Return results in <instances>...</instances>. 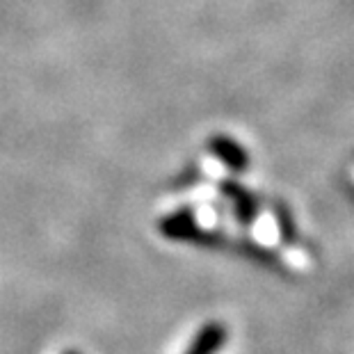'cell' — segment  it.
Returning <instances> with one entry per match:
<instances>
[{
	"label": "cell",
	"instance_id": "obj_2",
	"mask_svg": "<svg viewBox=\"0 0 354 354\" xmlns=\"http://www.w3.org/2000/svg\"><path fill=\"white\" fill-rule=\"evenodd\" d=\"M206 149L210 156L217 158V160L229 171H233V174H243V171L250 167V153H247V149L240 145L238 140H233L231 135H224V133L210 135L206 142Z\"/></svg>",
	"mask_w": 354,
	"mask_h": 354
},
{
	"label": "cell",
	"instance_id": "obj_1",
	"mask_svg": "<svg viewBox=\"0 0 354 354\" xmlns=\"http://www.w3.org/2000/svg\"><path fill=\"white\" fill-rule=\"evenodd\" d=\"M158 231L162 233L165 238L169 240H178V243H197V245H213L215 236L208 231H203L199 227L197 217H194L192 208H180L174 213L165 215L160 222H158Z\"/></svg>",
	"mask_w": 354,
	"mask_h": 354
},
{
	"label": "cell",
	"instance_id": "obj_4",
	"mask_svg": "<svg viewBox=\"0 0 354 354\" xmlns=\"http://www.w3.org/2000/svg\"><path fill=\"white\" fill-rule=\"evenodd\" d=\"M222 192L231 201L233 215H236V220L240 224L250 227V224L256 222V217H259V201H256V197L247 187L236 183V180H227V183H222Z\"/></svg>",
	"mask_w": 354,
	"mask_h": 354
},
{
	"label": "cell",
	"instance_id": "obj_5",
	"mask_svg": "<svg viewBox=\"0 0 354 354\" xmlns=\"http://www.w3.org/2000/svg\"><path fill=\"white\" fill-rule=\"evenodd\" d=\"M64 354H80V352H78V350H66Z\"/></svg>",
	"mask_w": 354,
	"mask_h": 354
},
{
	"label": "cell",
	"instance_id": "obj_3",
	"mask_svg": "<svg viewBox=\"0 0 354 354\" xmlns=\"http://www.w3.org/2000/svg\"><path fill=\"white\" fill-rule=\"evenodd\" d=\"M227 341H229L227 325L220 320H210L192 336V341L183 354H220Z\"/></svg>",
	"mask_w": 354,
	"mask_h": 354
}]
</instances>
